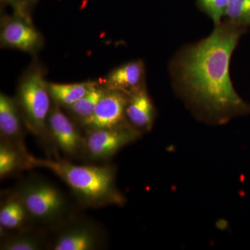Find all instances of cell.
<instances>
[{
    "instance_id": "44dd1931",
    "label": "cell",
    "mask_w": 250,
    "mask_h": 250,
    "mask_svg": "<svg viewBox=\"0 0 250 250\" xmlns=\"http://www.w3.org/2000/svg\"><path fill=\"white\" fill-rule=\"evenodd\" d=\"M23 4L25 5L27 7L29 8V6H31V4H35V3L37 2L39 0H22Z\"/></svg>"
},
{
    "instance_id": "8fae6325",
    "label": "cell",
    "mask_w": 250,
    "mask_h": 250,
    "mask_svg": "<svg viewBox=\"0 0 250 250\" xmlns=\"http://www.w3.org/2000/svg\"><path fill=\"white\" fill-rule=\"evenodd\" d=\"M144 62L134 61L113 69L99 83L106 89L121 90L131 95L144 85Z\"/></svg>"
},
{
    "instance_id": "7a4b0ae2",
    "label": "cell",
    "mask_w": 250,
    "mask_h": 250,
    "mask_svg": "<svg viewBox=\"0 0 250 250\" xmlns=\"http://www.w3.org/2000/svg\"><path fill=\"white\" fill-rule=\"evenodd\" d=\"M24 166L43 167L59 177L85 207L121 206L125 197L116 184V170L112 166H80L66 160L39 159L26 154Z\"/></svg>"
},
{
    "instance_id": "52a82bcc",
    "label": "cell",
    "mask_w": 250,
    "mask_h": 250,
    "mask_svg": "<svg viewBox=\"0 0 250 250\" xmlns=\"http://www.w3.org/2000/svg\"><path fill=\"white\" fill-rule=\"evenodd\" d=\"M47 127L49 136L65 155L77 157L85 154V139L81 134L75 121L53 101Z\"/></svg>"
},
{
    "instance_id": "7c38bea8",
    "label": "cell",
    "mask_w": 250,
    "mask_h": 250,
    "mask_svg": "<svg viewBox=\"0 0 250 250\" xmlns=\"http://www.w3.org/2000/svg\"><path fill=\"white\" fill-rule=\"evenodd\" d=\"M154 116V105L143 85L129 95L126 108V121L135 129L142 133L152 129Z\"/></svg>"
},
{
    "instance_id": "5b68a950",
    "label": "cell",
    "mask_w": 250,
    "mask_h": 250,
    "mask_svg": "<svg viewBox=\"0 0 250 250\" xmlns=\"http://www.w3.org/2000/svg\"><path fill=\"white\" fill-rule=\"evenodd\" d=\"M0 42L2 47L36 55L42 49L44 39L33 24L29 13L14 12L1 18Z\"/></svg>"
},
{
    "instance_id": "277c9868",
    "label": "cell",
    "mask_w": 250,
    "mask_h": 250,
    "mask_svg": "<svg viewBox=\"0 0 250 250\" xmlns=\"http://www.w3.org/2000/svg\"><path fill=\"white\" fill-rule=\"evenodd\" d=\"M14 194L22 202L29 218L36 223H59L69 212L70 207L64 194L53 184L40 177L24 179Z\"/></svg>"
},
{
    "instance_id": "ffe728a7",
    "label": "cell",
    "mask_w": 250,
    "mask_h": 250,
    "mask_svg": "<svg viewBox=\"0 0 250 250\" xmlns=\"http://www.w3.org/2000/svg\"><path fill=\"white\" fill-rule=\"evenodd\" d=\"M3 2L14 8V11H21V10L28 9L27 6L23 4L22 0H2Z\"/></svg>"
},
{
    "instance_id": "2e32d148",
    "label": "cell",
    "mask_w": 250,
    "mask_h": 250,
    "mask_svg": "<svg viewBox=\"0 0 250 250\" xmlns=\"http://www.w3.org/2000/svg\"><path fill=\"white\" fill-rule=\"evenodd\" d=\"M45 240L40 233L22 231L7 236L1 242V250H39L45 246Z\"/></svg>"
},
{
    "instance_id": "4fadbf2b",
    "label": "cell",
    "mask_w": 250,
    "mask_h": 250,
    "mask_svg": "<svg viewBox=\"0 0 250 250\" xmlns=\"http://www.w3.org/2000/svg\"><path fill=\"white\" fill-rule=\"evenodd\" d=\"M96 82L90 81L73 83L48 82V89L52 101L66 108L84 96Z\"/></svg>"
},
{
    "instance_id": "5bb4252c",
    "label": "cell",
    "mask_w": 250,
    "mask_h": 250,
    "mask_svg": "<svg viewBox=\"0 0 250 250\" xmlns=\"http://www.w3.org/2000/svg\"><path fill=\"white\" fill-rule=\"evenodd\" d=\"M106 90V88H104L99 82H96L84 96L70 107L65 108L69 116L79 124L88 119L93 114Z\"/></svg>"
},
{
    "instance_id": "3957f363",
    "label": "cell",
    "mask_w": 250,
    "mask_h": 250,
    "mask_svg": "<svg viewBox=\"0 0 250 250\" xmlns=\"http://www.w3.org/2000/svg\"><path fill=\"white\" fill-rule=\"evenodd\" d=\"M45 72L42 64L34 61L20 78L16 97L26 127L42 139L49 136L47 121L52 104Z\"/></svg>"
},
{
    "instance_id": "9c48e42d",
    "label": "cell",
    "mask_w": 250,
    "mask_h": 250,
    "mask_svg": "<svg viewBox=\"0 0 250 250\" xmlns=\"http://www.w3.org/2000/svg\"><path fill=\"white\" fill-rule=\"evenodd\" d=\"M103 236L96 225L85 220L69 223L51 243L53 250H94L101 248Z\"/></svg>"
},
{
    "instance_id": "6da1fadb",
    "label": "cell",
    "mask_w": 250,
    "mask_h": 250,
    "mask_svg": "<svg viewBox=\"0 0 250 250\" xmlns=\"http://www.w3.org/2000/svg\"><path fill=\"white\" fill-rule=\"evenodd\" d=\"M236 24H219L207 39L184 52L177 78L192 104L218 121L250 111L233 88L229 62L241 36Z\"/></svg>"
},
{
    "instance_id": "9a60e30c",
    "label": "cell",
    "mask_w": 250,
    "mask_h": 250,
    "mask_svg": "<svg viewBox=\"0 0 250 250\" xmlns=\"http://www.w3.org/2000/svg\"><path fill=\"white\" fill-rule=\"evenodd\" d=\"M29 218L27 210L21 200L15 194L1 205L0 209V226L6 230L22 228Z\"/></svg>"
},
{
    "instance_id": "8992f818",
    "label": "cell",
    "mask_w": 250,
    "mask_h": 250,
    "mask_svg": "<svg viewBox=\"0 0 250 250\" xmlns=\"http://www.w3.org/2000/svg\"><path fill=\"white\" fill-rule=\"evenodd\" d=\"M141 135L129 123L116 127L86 131L85 154L92 161L109 159Z\"/></svg>"
},
{
    "instance_id": "e0dca14e",
    "label": "cell",
    "mask_w": 250,
    "mask_h": 250,
    "mask_svg": "<svg viewBox=\"0 0 250 250\" xmlns=\"http://www.w3.org/2000/svg\"><path fill=\"white\" fill-rule=\"evenodd\" d=\"M25 150L20 149L4 141L0 145V177L9 175L17 170L21 165L24 166Z\"/></svg>"
},
{
    "instance_id": "ba28073f",
    "label": "cell",
    "mask_w": 250,
    "mask_h": 250,
    "mask_svg": "<svg viewBox=\"0 0 250 250\" xmlns=\"http://www.w3.org/2000/svg\"><path fill=\"white\" fill-rule=\"evenodd\" d=\"M129 95L121 90L106 89L93 114L80 123V126L88 131L126 124V108Z\"/></svg>"
},
{
    "instance_id": "ac0fdd59",
    "label": "cell",
    "mask_w": 250,
    "mask_h": 250,
    "mask_svg": "<svg viewBox=\"0 0 250 250\" xmlns=\"http://www.w3.org/2000/svg\"><path fill=\"white\" fill-rule=\"evenodd\" d=\"M225 16L237 25H250V0H229Z\"/></svg>"
},
{
    "instance_id": "d6986e66",
    "label": "cell",
    "mask_w": 250,
    "mask_h": 250,
    "mask_svg": "<svg viewBox=\"0 0 250 250\" xmlns=\"http://www.w3.org/2000/svg\"><path fill=\"white\" fill-rule=\"evenodd\" d=\"M204 10L211 18L216 25L225 16L229 0H199Z\"/></svg>"
},
{
    "instance_id": "30bf717a",
    "label": "cell",
    "mask_w": 250,
    "mask_h": 250,
    "mask_svg": "<svg viewBox=\"0 0 250 250\" xmlns=\"http://www.w3.org/2000/svg\"><path fill=\"white\" fill-rule=\"evenodd\" d=\"M24 121L16 98L0 94V135L1 141L25 150L23 144Z\"/></svg>"
}]
</instances>
